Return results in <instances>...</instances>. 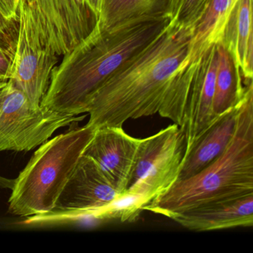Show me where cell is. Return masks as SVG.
Returning <instances> with one entry per match:
<instances>
[{"mask_svg": "<svg viewBox=\"0 0 253 253\" xmlns=\"http://www.w3.org/2000/svg\"><path fill=\"white\" fill-rule=\"evenodd\" d=\"M193 31L170 20L91 96L84 113L95 128L123 127L126 121L161 114L177 78L190 63Z\"/></svg>", "mask_w": 253, "mask_h": 253, "instance_id": "obj_1", "label": "cell"}, {"mask_svg": "<svg viewBox=\"0 0 253 253\" xmlns=\"http://www.w3.org/2000/svg\"><path fill=\"white\" fill-rule=\"evenodd\" d=\"M169 22V18L140 19L108 29L97 23L53 69L41 106L63 115L85 114L88 99L100 85Z\"/></svg>", "mask_w": 253, "mask_h": 253, "instance_id": "obj_2", "label": "cell"}, {"mask_svg": "<svg viewBox=\"0 0 253 253\" xmlns=\"http://www.w3.org/2000/svg\"><path fill=\"white\" fill-rule=\"evenodd\" d=\"M253 193V85L238 112L235 134L226 150L189 178L177 180L143 208L169 217L201 204Z\"/></svg>", "mask_w": 253, "mask_h": 253, "instance_id": "obj_3", "label": "cell"}, {"mask_svg": "<svg viewBox=\"0 0 253 253\" xmlns=\"http://www.w3.org/2000/svg\"><path fill=\"white\" fill-rule=\"evenodd\" d=\"M48 139L14 180L8 212L29 217L50 212L91 141L95 127L87 124Z\"/></svg>", "mask_w": 253, "mask_h": 253, "instance_id": "obj_4", "label": "cell"}, {"mask_svg": "<svg viewBox=\"0 0 253 253\" xmlns=\"http://www.w3.org/2000/svg\"><path fill=\"white\" fill-rule=\"evenodd\" d=\"M85 118L57 113L42 106L35 107L26 93L8 80L0 88V152H29L57 130Z\"/></svg>", "mask_w": 253, "mask_h": 253, "instance_id": "obj_5", "label": "cell"}, {"mask_svg": "<svg viewBox=\"0 0 253 253\" xmlns=\"http://www.w3.org/2000/svg\"><path fill=\"white\" fill-rule=\"evenodd\" d=\"M185 149L184 132L175 124L141 139L126 193L149 204L178 179Z\"/></svg>", "mask_w": 253, "mask_h": 253, "instance_id": "obj_6", "label": "cell"}, {"mask_svg": "<svg viewBox=\"0 0 253 253\" xmlns=\"http://www.w3.org/2000/svg\"><path fill=\"white\" fill-rule=\"evenodd\" d=\"M97 163L87 155L80 158L52 211L32 216V225L67 223L84 219L103 220L105 207L121 197Z\"/></svg>", "mask_w": 253, "mask_h": 253, "instance_id": "obj_7", "label": "cell"}, {"mask_svg": "<svg viewBox=\"0 0 253 253\" xmlns=\"http://www.w3.org/2000/svg\"><path fill=\"white\" fill-rule=\"evenodd\" d=\"M58 62L59 56L42 41L30 8L20 0L8 80L26 93L35 107H39Z\"/></svg>", "mask_w": 253, "mask_h": 253, "instance_id": "obj_8", "label": "cell"}, {"mask_svg": "<svg viewBox=\"0 0 253 253\" xmlns=\"http://www.w3.org/2000/svg\"><path fill=\"white\" fill-rule=\"evenodd\" d=\"M47 48L64 56L86 38L99 17L88 0H23Z\"/></svg>", "mask_w": 253, "mask_h": 253, "instance_id": "obj_9", "label": "cell"}, {"mask_svg": "<svg viewBox=\"0 0 253 253\" xmlns=\"http://www.w3.org/2000/svg\"><path fill=\"white\" fill-rule=\"evenodd\" d=\"M217 59V45H212L188 66L183 122L180 127L185 134V152L215 118L212 115V103Z\"/></svg>", "mask_w": 253, "mask_h": 253, "instance_id": "obj_10", "label": "cell"}, {"mask_svg": "<svg viewBox=\"0 0 253 253\" xmlns=\"http://www.w3.org/2000/svg\"><path fill=\"white\" fill-rule=\"evenodd\" d=\"M141 139L128 135L123 127L105 126L95 132L84 155L92 158L115 189L128 188Z\"/></svg>", "mask_w": 253, "mask_h": 253, "instance_id": "obj_11", "label": "cell"}, {"mask_svg": "<svg viewBox=\"0 0 253 253\" xmlns=\"http://www.w3.org/2000/svg\"><path fill=\"white\" fill-rule=\"evenodd\" d=\"M169 218L198 232L250 227L253 226V193L206 203Z\"/></svg>", "mask_w": 253, "mask_h": 253, "instance_id": "obj_12", "label": "cell"}, {"mask_svg": "<svg viewBox=\"0 0 253 253\" xmlns=\"http://www.w3.org/2000/svg\"><path fill=\"white\" fill-rule=\"evenodd\" d=\"M241 101L216 117L195 139L185 152L177 180L189 178L198 174L226 150L235 134Z\"/></svg>", "mask_w": 253, "mask_h": 253, "instance_id": "obj_13", "label": "cell"}, {"mask_svg": "<svg viewBox=\"0 0 253 253\" xmlns=\"http://www.w3.org/2000/svg\"><path fill=\"white\" fill-rule=\"evenodd\" d=\"M253 0H239L229 17L220 43L247 82L253 78Z\"/></svg>", "mask_w": 253, "mask_h": 253, "instance_id": "obj_14", "label": "cell"}, {"mask_svg": "<svg viewBox=\"0 0 253 253\" xmlns=\"http://www.w3.org/2000/svg\"><path fill=\"white\" fill-rule=\"evenodd\" d=\"M177 0H103L100 27L108 29L145 18H169Z\"/></svg>", "mask_w": 253, "mask_h": 253, "instance_id": "obj_15", "label": "cell"}, {"mask_svg": "<svg viewBox=\"0 0 253 253\" xmlns=\"http://www.w3.org/2000/svg\"><path fill=\"white\" fill-rule=\"evenodd\" d=\"M239 0H210L192 34L189 62L198 60L210 46L220 43L225 29Z\"/></svg>", "mask_w": 253, "mask_h": 253, "instance_id": "obj_16", "label": "cell"}, {"mask_svg": "<svg viewBox=\"0 0 253 253\" xmlns=\"http://www.w3.org/2000/svg\"><path fill=\"white\" fill-rule=\"evenodd\" d=\"M217 66L212 103L214 118L239 104L249 85L236 67L230 54L221 43L217 44Z\"/></svg>", "mask_w": 253, "mask_h": 253, "instance_id": "obj_17", "label": "cell"}, {"mask_svg": "<svg viewBox=\"0 0 253 253\" xmlns=\"http://www.w3.org/2000/svg\"><path fill=\"white\" fill-rule=\"evenodd\" d=\"M210 0H177L171 21L194 31L202 17Z\"/></svg>", "mask_w": 253, "mask_h": 253, "instance_id": "obj_18", "label": "cell"}, {"mask_svg": "<svg viewBox=\"0 0 253 253\" xmlns=\"http://www.w3.org/2000/svg\"><path fill=\"white\" fill-rule=\"evenodd\" d=\"M17 37V24L10 23L0 12V43L13 53Z\"/></svg>", "mask_w": 253, "mask_h": 253, "instance_id": "obj_19", "label": "cell"}, {"mask_svg": "<svg viewBox=\"0 0 253 253\" xmlns=\"http://www.w3.org/2000/svg\"><path fill=\"white\" fill-rule=\"evenodd\" d=\"M20 0H0V12L5 20L17 24Z\"/></svg>", "mask_w": 253, "mask_h": 253, "instance_id": "obj_20", "label": "cell"}, {"mask_svg": "<svg viewBox=\"0 0 253 253\" xmlns=\"http://www.w3.org/2000/svg\"><path fill=\"white\" fill-rule=\"evenodd\" d=\"M12 54L0 43V81H8Z\"/></svg>", "mask_w": 253, "mask_h": 253, "instance_id": "obj_21", "label": "cell"}, {"mask_svg": "<svg viewBox=\"0 0 253 253\" xmlns=\"http://www.w3.org/2000/svg\"><path fill=\"white\" fill-rule=\"evenodd\" d=\"M88 1L94 12L100 17L102 8H103V0H88Z\"/></svg>", "mask_w": 253, "mask_h": 253, "instance_id": "obj_22", "label": "cell"}, {"mask_svg": "<svg viewBox=\"0 0 253 253\" xmlns=\"http://www.w3.org/2000/svg\"><path fill=\"white\" fill-rule=\"evenodd\" d=\"M15 179L8 178L0 174V188L1 189H12Z\"/></svg>", "mask_w": 253, "mask_h": 253, "instance_id": "obj_23", "label": "cell"}, {"mask_svg": "<svg viewBox=\"0 0 253 253\" xmlns=\"http://www.w3.org/2000/svg\"><path fill=\"white\" fill-rule=\"evenodd\" d=\"M6 82L7 81H0V88H2L5 85V84H6Z\"/></svg>", "mask_w": 253, "mask_h": 253, "instance_id": "obj_24", "label": "cell"}]
</instances>
